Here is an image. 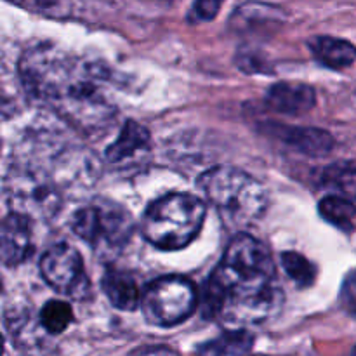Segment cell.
I'll return each mask as SVG.
<instances>
[{
    "instance_id": "13",
    "label": "cell",
    "mask_w": 356,
    "mask_h": 356,
    "mask_svg": "<svg viewBox=\"0 0 356 356\" xmlns=\"http://www.w3.org/2000/svg\"><path fill=\"white\" fill-rule=\"evenodd\" d=\"M149 143H152V138H149L148 129L138 122L127 120L118 138L108 146L106 160L110 163L127 162V160L138 156L139 153L148 152Z\"/></svg>"
},
{
    "instance_id": "15",
    "label": "cell",
    "mask_w": 356,
    "mask_h": 356,
    "mask_svg": "<svg viewBox=\"0 0 356 356\" xmlns=\"http://www.w3.org/2000/svg\"><path fill=\"white\" fill-rule=\"evenodd\" d=\"M308 45L316 61L322 63L327 68L343 70L356 61V47L343 38L320 35V37H313Z\"/></svg>"
},
{
    "instance_id": "16",
    "label": "cell",
    "mask_w": 356,
    "mask_h": 356,
    "mask_svg": "<svg viewBox=\"0 0 356 356\" xmlns=\"http://www.w3.org/2000/svg\"><path fill=\"white\" fill-rule=\"evenodd\" d=\"M318 212L327 222L343 232H351L356 221V205L343 195H329L318 204Z\"/></svg>"
},
{
    "instance_id": "1",
    "label": "cell",
    "mask_w": 356,
    "mask_h": 356,
    "mask_svg": "<svg viewBox=\"0 0 356 356\" xmlns=\"http://www.w3.org/2000/svg\"><path fill=\"white\" fill-rule=\"evenodd\" d=\"M17 68L26 92L76 131L97 134L113 122L110 73L99 63L54 45H37L21 56Z\"/></svg>"
},
{
    "instance_id": "8",
    "label": "cell",
    "mask_w": 356,
    "mask_h": 356,
    "mask_svg": "<svg viewBox=\"0 0 356 356\" xmlns=\"http://www.w3.org/2000/svg\"><path fill=\"white\" fill-rule=\"evenodd\" d=\"M40 273L59 294L82 298L89 291L82 256L68 243H58L45 250L40 259Z\"/></svg>"
},
{
    "instance_id": "11",
    "label": "cell",
    "mask_w": 356,
    "mask_h": 356,
    "mask_svg": "<svg viewBox=\"0 0 356 356\" xmlns=\"http://www.w3.org/2000/svg\"><path fill=\"white\" fill-rule=\"evenodd\" d=\"M271 132L285 145L292 146L306 156H325L332 152L334 138L327 131L315 127H289V125H270Z\"/></svg>"
},
{
    "instance_id": "24",
    "label": "cell",
    "mask_w": 356,
    "mask_h": 356,
    "mask_svg": "<svg viewBox=\"0 0 356 356\" xmlns=\"http://www.w3.org/2000/svg\"><path fill=\"white\" fill-rule=\"evenodd\" d=\"M2 350H3V348H2V337H0V353H2Z\"/></svg>"
},
{
    "instance_id": "9",
    "label": "cell",
    "mask_w": 356,
    "mask_h": 356,
    "mask_svg": "<svg viewBox=\"0 0 356 356\" xmlns=\"http://www.w3.org/2000/svg\"><path fill=\"white\" fill-rule=\"evenodd\" d=\"M33 252L30 219L13 212L0 229V263L17 266Z\"/></svg>"
},
{
    "instance_id": "12",
    "label": "cell",
    "mask_w": 356,
    "mask_h": 356,
    "mask_svg": "<svg viewBox=\"0 0 356 356\" xmlns=\"http://www.w3.org/2000/svg\"><path fill=\"white\" fill-rule=\"evenodd\" d=\"M284 21V14L278 7L263 2L243 3L232 16L229 26L240 33H264L275 30Z\"/></svg>"
},
{
    "instance_id": "19",
    "label": "cell",
    "mask_w": 356,
    "mask_h": 356,
    "mask_svg": "<svg viewBox=\"0 0 356 356\" xmlns=\"http://www.w3.org/2000/svg\"><path fill=\"white\" fill-rule=\"evenodd\" d=\"M282 266H284L285 273L299 285V287L306 289L312 287L316 280V268L313 266L312 261L306 259L302 254L299 252H284L282 254Z\"/></svg>"
},
{
    "instance_id": "25",
    "label": "cell",
    "mask_w": 356,
    "mask_h": 356,
    "mask_svg": "<svg viewBox=\"0 0 356 356\" xmlns=\"http://www.w3.org/2000/svg\"><path fill=\"white\" fill-rule=\"evenodd\" d=\"M353 353H355V355H356V346H355V350H353Z\"/></svg>"
},
{
    "instance_id": "17",
    "label": "cell",
    "mask_w": 356,
    "mask_h": 356,
    "mask_svg": "<svg viewBox=\"0 0 356 356\" xmlns=\"http://www.w3.org/2000/svg\"><path fill=\"white\" fill-rule=\"evenodd\" d=\"M254 348V336L245 329H235L198 348L204 355H245Z\"/></svg>"
},
{
    "instance_id": "20",
    "label": "cell",
    "mask_w": 356,
    "mask_h": 356,
    "mask_svg": "<svg viewBox=\"0 0 356 356\" xmlns=\"http://www.w3.org/2000/svg\"><path fill=\"white\" fill-rule=\"evenodd\" d=\"M322 184L343 191L355 193L356 191V165L350 162H339L329 165L322 172Z\"/></svg>"
},
{
    "instance_id": "6",
    "label": "cell",
    "mask_w": 356,
    "mask_h": 356,
    "mask_svg": "<svg viewBox=\"0 0 356 356\" xmlns=\"http://www.w3.org/2000/svg\"><path fill=\"white\" fill-rule=\"evenodd\" d=\"M72 228L79 238L92 249H120L134 232L127 209L110 200H96L80 207L72 218Z\"/></svg>"
},
{
    "instance_id": "18",
    "label": "cell",
    "mask_w": 356,
    "mask_h": 356,
    "mask_svg": "<svg viewBox=\"0 0 356 356\" xmlns=\"http://www.w3.org/2000/svg\"><path fill=\"white\" fill-rule=\"evenodd\" d=\"M40 327L47 334L58 336L63 334L73 322V309L66 301H49L38 315Z\"/></svg>"
},
{
    "instance_id": "23",
    "label": "cell",
    "mask_w": 356,
    "mask_h": 356,
    "mask_svg": "<svg viewBox=\"0 0 356 356\" xmlns=\"http://www.w3.org/2000/svg\"><path fill=\"white\" fill-rule=\"evenodd\" d=\"M148 2H170V0H148Z\"/></svg>"
},
{
    "instance_id": "2",
    "label": "cell",
    "mask_w": 356,
    "mask_h": 356,
    "mask_svg": "<svg viewBox=\"0 0 356 356\" xmlns=\"http://www.w3.org/2000/svg\"><path fill=\"white\" fill-rule=\"evenodd\" d=\"M270 250L238 233L204 289V315L228 329H245L273 318L284 305Z\"/></svg>"
},
{
    "instance_id": "22",
    "label": "cell",
    "mask_w": 356,
    "mask_h": 356,
    "mask_svg": "<svg viewBox=\"0 0 356 356\" xmlns=\"http://www.w3.org/2000/svg\"><path fill=\"white\" fill-rule=\"evenodd\" d=\"M339 301L344 312L350 316H353V318H356V270L351 271V273L344 278L343 287H341Z\"/></svg>"
},
{
    "instance_id": "7",
    "label": "cell",
    "mask_w": 356,
    "mask_h": 356,
    "mask_svg": "<svg viewBox=\"0 0 356 356\" xmlns=\"http://www.w3.org/2000/svg\"><path fill=\"white\" fill-rule=\"evenodd\" d=\"M198 305L195 285L184 277H162L148 285L141 299L143 315L152 325H179L190 318Z\"/></svg>"
},
{
    "instance_id": "14",
    "label": "cell",
    "mask_w": 356,
    "mask_h": 356,
    "mask_svg": "<svg viewBox=\"0 0 356 356\" xmlns=\"http://www.w3.org/2000/svg\"><path fill=\"white\" fill-rule=\"evenodd\" d=\"M103 291L108 301L122 312H134L139 305V289L138 282L127 271L108 268L103 275Z\"/></svg>"
},
{
    "instance_id": "10",
    "label": "cell",
    "mask_w": 356,
    "mask_h": 356,
    "mask_svg": "<svg viewBox=\"0 0 356 356\" xmlns=\"http://www.w3.org/2000/svg\"><path fill=\"white\" fill-rule=\"evenodd\" d=\"M316 104V92L313 87L299 82H280L270 87L266 94V106L275 113L296 115L308 113Z\"/></svg>"
},
{
    "instance_id": "5",
    "label": "cell",
    "mask_w": 356,
    "mask_h": 356,
    "mask_svg": "<svg viewBox=\"0 0 356 356\" xmlns=\"http://www.w3.org/2000/svg\"><path fill=\"white\" fill-rule=\"evenodd\" d=\"M7 198L14 212L24 218H51L61 207V188L42 167L19 163L9 170L6 183Z\"/></svg>"
},
{
    "instance_id": "4",
    "label": "cell",
    "mask_w": 356,
    "mask_h": 356,
    "mask_svg": "<svg viewBox=\"0 0 356 356\" xmlns=\"http://www.w3.org/2000/svg\"><path fill=\"white\" fill-rule=\"evenodd\" d=\"M205 204L191 193H169L146 209L141 233L152 245L177 250L190 245L205 221Z\"/></svg>"
},
{
    "instance_id": "3",
    "label": "cell",
    "mask_w": 356,
    "mask_h": 356,
    "mask_svg": "<svg viewBox=\"0 0 356 356\" xmlns=\"http://www.w3.org/2000/svg\"><path fill=\"white\" fill-rule=\"evenodd\" d=\"M198 190L226 226L245 229L268 209V191L256 177L236 167L216 165L198 177Z\"/></svg>"
},
{
    "instance_id": "21",
    "label": "cell",
    "mask_w": 356,
    "mask_h": 356,
    "mask_svg": "<svg viewBox=\"0 0 356 356\" xmlns=\"http://www.w3.org/2000/svg\"><path fill=\"white\" fill-rule=\"evenodd\" d=\"M225 0H195L191 7L190 19L193 23H204V21H212L218 16Z\"/></svg>"
}]
</instances>
